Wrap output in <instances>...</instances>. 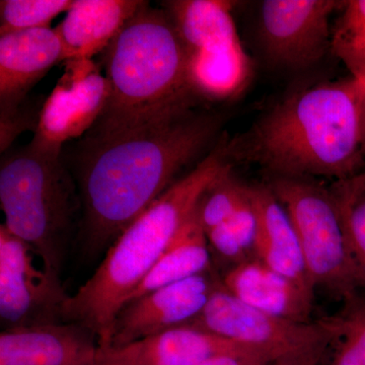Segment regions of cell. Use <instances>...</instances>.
<instances>
[{
	"instance_id": "8fae6325",
	"label": "cell",
	"mask_w": 365,
	"mask_h": 365,
	"mask_svg": "<svg viewBox=\"0 0 365 365\" xmlns=\"http://www.w3.org/2000/svg\"><path fill=\"white\" fill-rule=\"evenodd\" d=\"M220 285L222 276L211 270L130 300L115 319L112 347H125L190 325Z\"/></svg>"
},
{
	"instance_id": "8992f818",
	"label": "cell",
	"mask_w": 365,
	"mask_h": 365,
	"mask_svg": "<svg viewBox=\"0 0 365 365\" xmlns=\"http://www.w3.org/2000/svg\"><path fill=\"white\" fill-rule=\"evenodd\" d=\"M297 230L314 290L346 302L362 290L330 190L311 179L274 178L268 184Z\"/></svg>"
},
{
	"instance_id": "7c38bea8",
	"label": "cell",
	"mask_w": 365,
	"mask_h": 365,
	"mask_svg": "<svg viewBox=\"0 0 365 365\" xmlns=\"http://www.w3.org/2000/svg\"><path fill=\"white\" fill-rule=\"evenodd\" d=\"M100 350L95 334L67 322L0 334V365H88Z\"/></svg>"
},
{
	"instance_id": "4316f807",
	"label": "cell",
	"mask_w": 365,
	"mask_h": 365,
	"mask_svg": "<svg viewBox=\"0 0 365 365\" xmlns=\"http://www.w3.org/2000/svg\"><path fill=\"white\" fill-rule=\"evenodd\" d=\"M88 365H136L131 345L121 348H101L98 356Z\"/></svg>"
},
{
	"instance_id": "ac0fdd59",
	"label": "cell",
	"mask_w": 365,
	"mask_h": 365,
	"mask_svg": "<svg viewBox=\"0 0 365 365\" xmlns=\"http://www.w3.org/2000/svg\"><path fill=\"white\" fill-rule=\"evenodd\" d=\"M190 88L200 100L223 101L239 95L253 74L251 58L242 43L210 50L187 53Z\"/></svg>"
},
{
	"instance_id": "9a60e30c",
	"label": "cell",
	"mask_w": 365,
	"mask_h": 365,
	"mask_svg": "<svg viewBox=\"0 0 365 365\" xmlns=\"http://www.w3.org/2000/svg\"><path fill=\"white\" fill-rule=\"evenodd\" d=\"M258 222L254 256L275 272L316 292L292 218L269 185L249 186Z\"/></svg>"
},
{
	"instance_id": "484cf974",
	"label": "cell",
	"mask_w": 365,
	"mask_h": 365,
	"mask_svg": "<svg viewBox=\"0 0 365 365\" xmlns=\"http://www.w3.org/2000/svg\"><path fill=\"white\" fill-rule=\"evenodd\" d=\"M328 346L329 344L321 345L311 349L288 353L269 365H319Z\"/></svg>"
},
{
	"instance_id": "7402d4cb",
	"label": "cell",
	"mask_w": 365,
	"mask_h": 365,
	"mask_svg": "<svg viewBox=\"0 0 365 365\" xmlns=\"http://www.w3.org/2000/svg\"><path fill=\"white\" fill-rule=\"evenodd\" d=\"M248 196V185L237 179L232 168L225 170L206 190L197 206V220L204 232L227 222Z\"/></svg>"
},
{
	"instance_id": "e0dca14e",
	"label": "cell",
	"mask_w": 365,
	"mask_h": 365,
	"mask_svg": "<svg viewBox=\"0 0 365 365\" xmlns=\"http://www.w3.org/2000/svg\"><path fill=\"white\" fill-rule=\"evenodd\" d=\"M130 345L136 365H197L223 353L255 347L190 325L172 329Z\"/></svg>"
},
{
	"instance_id": "cb8c5ba5",
	"label": "cell",
	"mask_w": 365,
	"mask_h": 365,
	"mask_svg": "<svg viewBox=\"0 0 365 365\" xmlns=\"http://www.w3.org/2000/svg\"><path fill=\"white\" fill-rule=\"evenodd\" d=\"M71 0H1L0 35L49 28L53 19L68 11Z\"/></svg>"
},
{
	"instance_id": "ffe728a7",
	"label": "cell",
	"mask_w": 365,
	"mask_h": 365,
	"mask_svg": "<svg viewBox=\"0 0 365 365\" xmlns=\"http://www.w3.org/2000/svg\"><path fill=\"white\" fill-rule=\"evenodd\" d=\"M365 292V170L329 187Z\"/></svg>"
},
{
	"instance_id": "7a4b0ae2",
	"label": "cell",
	"mask_w": 365,
	"mask_h": 365,
	"mask_svg": "<svg viewBox=\"0 0 365 365\" xmlns=\"http://www.w3.org/2000/svg\"><path fill=\"white\" fill-rule=\"evenodd\" d=\"M365 81L350 78L297 91L248 131L222 141L230 163H254L274 178H329L361 172Z\"/></svg>"
},
{
	"instance_id": "2e32d148",
	"label": "cell",
	"mask_w": 365,
	"mask_h": 365,
	"mask_svg": "<svg viewBox=\"0 0 365 365\" xmlns=\"http://www.w3.org/2000/svg\"><path fill=\"white\" fill-rule=\"evenodd\" d=\"M144 1L76 0L55 28L63 46V62L91 59L103 53Z\"/></svg>"
},
{
	"instance_id": "83f0119b",
	"label": "cell",
	"mask_w": 365,
	"mask_h": 365,
	"mask_svg": "<svg viewBox=\"0 0 365 365\" xmlns=\"http://www.w3.org/2000/svg\"><path fill=\"white\" fill-rule=\"evenodd\" d=\"M361 137H362V153L365 158V96L364 100V105H362L361 113Z\"/></svg>"
},
{
	"instance_id": "603a6c76",
	"label": "cell",
	"mask_w": 365,
	"mask_h": 365,
	"mask_svg": "<svg viewBox=\"0 0 365 365\" xmlns=\"http://www.w3.org/2000/svg\"><path fill=\"white\" fill-rule=\"evenodd\" d=\"M336 318L339 333L330 365H365V295L346 300Z\"/></svg>"
},
{
	"instance_id": "30bf717a",
	"label": "cell",
	"mask_w": 365,
	"mask_h": 365,
	"mask_svg": "<svg viewBox=\"0 0 365 365\" xmlns=\"http://www.w3.org/2000/svg\"><path fill=\"white\" fill-rule=\"evenodd\" d=\"M64 73L42 106L33 143L62 153L72 139L90 131L107 104L110 86L93 59H71Z\"/></svg>"
},
{
	"instance_id": "ba28073f",
	"label": "cell",
	"mask_w": 365,
	"mask_h": 365,
	"mask_svg": "<svg viewBox=\"0 0 365 365\" xmlns=\"http://www.w3.org/2000/svg\"><path fill=\"white\" fill-rule=\"evenodd\" d=\"M30 247L0 225V322L2 331L61 323L68 295L60 279L35 265Z\"/></svg>"
},
{
	"instance_id": "277c9868",
	"label": "cell",
	"mask_w": 365,
	"mask_h": 365,
	"mask_svg": "<svg viewBox=\"0 0 365 365\" xmlns=\"http://www.w3.org/2000/svg\"><path fill=\"white\" fill-rule=\"evenodd\" d=\"M188 56L169 14L144 1L103 51L107 104L85 135L98 136L196 107Z\"/></svg>"
},
{
	"instance_id": "5b68a950",
	"label": "cell",
	"mask_w": 365,
	"mask_h": 365,
	"mask_svg": "<svg viewBox=\"0 0 365 365\" xmlns=\"http://www.w3.org/2000/svg\"><path fill=\"white\" fill-rule=\"evenodd\" d=\"M0 204L4 227L39 257L46 272L61 280L81 216L78 187L61 153L33 141L6 151L0 165Z\"/></svg>"
},
{
	"instance_id": "5bb4252c",
	"label": "cell",
	"mask_w": 365,
	"mask_h": 365,
	"mask_svg": "<svg viewBox=\"0 0 365 365\" xmlns=\"http://www.w3.org/2000/svg\"><path fill=\"white\" fill-rule=\"evenodd\" d=\"M222 287L244 304L289 321L309 323L314 292L275 272L258 259L232 266L222 276Z\"/></svg>"
},
{
	"instance_id": "4fadbf2b",
	"label": "cell",
	"mask_w": 365,
	"mask_h": 365,
	"mask_svg": "<svg viewBox=\"0 0 365 365\" xmlns=\"http://www.w3.org/2000/svg\"><path fill=\"white\" fill-rule=\"evenodd\" d=\"M61 61L63 46L55 29L0 35V117L16 111L31 88Z\"/></svg>"
},
{
	"instance_id": "6da1fadb",
	"label": "cell",
	"mask_w": 365,
	"mask_h": 365,
	"mask_svg": "<svg viewBox=\"0 0 365 365\" xmlns=\"http://www.w3.org/2000/svg\"><path fill=\"white\" fill-rule=\"evenodd\" d=\"M222 121L192 107L104 135L81 137L66 165L81 199L83 253L95 257L109 249L206 150Z\"/></svg>"
},
{
	"instance_id": "3957f363",
	"label": "cell",
	"mask_w": 365,
	"mask_h": 365,
	"mask_svg": "<svg viewBox=\"0 0 365 365\" xmlns=\"http://www.w3.org/2000/svg\"><path fill=\"white\" fill-rule=\"evenodd\" d=\"M230 168L220 141L113 242L93 275L64 302L63 322L85 327L101 348H111L117 314L195 212L206 190Z\"/></svg>"
},
{
	"instance_id": "9c48e42d",
	"label": "cell",
	"mask_w": 365,
	"mask_h": 365,
	"mask_svg": "<svg viewBox=\"0 0 365 365\" xmlns=\"http://www.w3.org/2000/svg\"><path fill=\"white\" fill-rule=\"evenodd\" d=\"M342 2L334 0H266L260 35L266 56L289 69L313 66L331 50L330 16Z\"/></svg>"
},
{
	"instance_id": "d6986e66",
	"label": "cell",
	"mask_w": 365,
	"mask_h": 365,
	"mask_svg": "<svg viewBox=\"0 0 365 365\" xmlns=\"http://www.w3.org/2000/svg\"><path fill=\"white\" fill-rule=\"evenodd\" d=\"M209 249L207 237L197 220L195 210L127 302L213 270Z\"/></svg>"
},
{
	"instance_id": "44dd1931",
	"label": "cell",
	"mask_w": 365,
	"mask_h": 365,
	"mask_svg": "<svg viewBox=\"0 0 365 365\" xmlns=\"http://www.w3.org/2000/svg\"><path fill=\"white\" fill-rule=\"evenodd\" d=\"M332 30L331 51L352 78L365 81V0H349Z\"/></svg>"
},
{
	"instance_id": "d4e9b609",
	"label": "cell",
	"mask_w": 365,
	"mask_h": 365,
	"mask_svg": "<svg viewBox=\"0 0 365 365\" xmlns=\"http://www.w3.org/2000/svg\"><path fill=\"white\" fill-rule=\"evenodd\" d=\"M288 353L277 348L249 347L223 353L197 365H269Z\"/></svg>"
},
{
	"instance_id": "52a82bcc",
	"label": "cell",
	"mask_w": 365,
	"mask_h": 365,
	"mask_svg": "<svg viewBox=\"0 0 365 365\" xmlns=\"http://www.w3.org/2000/svg\"><path fill=\"white\" fill-rule=\"evenodd\" d=\"M190 326L242 344L289 353L333 344L339 333L336 317L309 323L278 318L244 304L222 283Z\"/></svg>"
}]
</instances>
